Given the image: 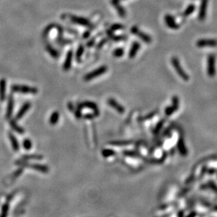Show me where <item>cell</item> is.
<instances>
[{
  "label": "cell",
  "instance_id": "cell-20",
  "mask_svg": "<svg viewBox=\"0 0 217 217\" xmlns=\"http://www.w3.org/2000/svg\"><path fill=\"white\" fill-rule=\"evenodd\" d=\"M59 118H60V114H59V111H54L52 114L50 115L49 118V124L52 126H54L59 122Z\"/></svg>",
  "mask_w": 217,
  "mask_h": 217
},
{
  "label": "cell",
  "instance_id": "cell-14",
  "mask_svg": "<svg viewBox=\"0 0 217 217\" xmlns=\"http://www.w3.org/2000/svg\"><path fill=\"white\" fill-rule=\"evenodd\" d=\"M90 108V109L93 110V111H95V110L98 109V106L97 104H95L93 102H90V101H85L81 103L78 104V108L79 109H82V108Z\"/></svg>",
  "mask_w": 217,
  "mask_h": 217
},
{
  "label": "cell",
  "instance_id": "cell-15",
  "mask_svg": "<svg viewBox=\"0 0 217 217\" xmlns=\"http://www.w3.org/2000/svg\"><path fill=\"white\" fill-rule=\"evenodd\" d=\"M177 147L178 149V152L181 154L182 156H186L187 154V149L186 148V146L185 144V142H184L182 138L180 137L178 140L177 143Z\"/></svg>",
  "mask_w": 217,
  "mask_h": 217
},
{
  "label": "cell",
  "instance_id": "cell-25",
  "mask_svg": "<svg viewBox=\"0 0 217 217\" xmlns=\"http://www.w3.org/2000/svg\"><path fill=\"white\" fill-rule=\"evenodd\" d=\"M124 54V49L121 47H118V48L115 49L113 51V57H116V58H119L121 57Z\"/></svg>",
  "mask_w": 217,
  "mask_h": 217
},
{
  "label": "cell",
  "instance_id": "cell-34",
  "mask_svg": "<svg viewBox=\"0 0 217 217\" xmlns=\"http://www.w3.org/2000/svg\"><path fill=\"white\" fill-rule=\"evenodd\" d=\"M8 209H9V206L7 205H5L3 207L2 209V212H1V217H6V214H7Z\"/></svg>",
  "mask_w": 217,
  "mask_h": 217
},
{
  "label": "cell",
  "instance_id": "cell-7",
  "mask_svg": "<svg viewBox=\"0 0 217 217\" xmlns=\"http://www.w3.org/2000/svg\"><path fill=\"white\" fill-rule=\"evenodd\" d=\"M164 21L165 23L168 28L172 30H178L180 28V26L177 23L173 16L170 14H166L164 16Z\"/></svg>",
  "mask_w": 217,
  "mask_h": 217
},
{
  "label": "cell",
  "instance_id": "cell-27",
  "mask_svg": "<svg viewBox=\"0 0 217 217\" xmlns=\"http://www.w3.org/2000/svg\"><path fill=\"white\" fill-rule=\"evenodd\" d=\"M99 115H100V111L97 109L94 111V112L93 113H88V114L84 116V118H86V119H93V118L98 116Z\"/></svg>",
  "mask_w": 217,
  "mask_h": 217
},
{
  "label": "cell",
  "instance_id": "cell-13",
  "mask_svg": "<svg viewBox=\"0 0 217 217\" xmlns=\"http://www.w3.org/2000/svg\"><path fill=\"white\" fill-rule=\"evenodd\" d=\"M140 46L141 45L140 44V42H137V41H135V42H133L131 49L129 50V52H128V57H129L130 59H133L135 57L138 51L140 49Z\"/></svg>",
  "mask_w": 217,
  "mask_h": 217
},
{
  "label": "cell",
  "instance_id": "cell-9",
  "mask_svg": "<svg viewBox=\"0 0 217 217\" xmlns=\"http://www.w3.org/2000/svg\"><path fill=\"white\" fill-rule=\"evenodd\" d=\"M14 97L11 94H10L9 97H8V104H7V108H6V115H5V118L6 119H10L11 116H12L13 111H14Z\"/></svg>",
  "mask_w": 217,
  "mask_h": 217
},
{
  "label": "cell",
  "instance_id": "cell-33",
  "mask_svg": "<svg viewBox=\"0 0 217 217\" xmlns=\"http://www.w3.org/2000/svg\"><path fill=\"white\" fill-rule=\"evenodd\" d=\"M124 28V26L121 24H113V26H111V31L113 30H122Z\"/></svg>",
  "mask_w": 217,
  "mask_h": 217
},
{
  "label": "cell",
  "instance_id": "cell-22",
  "mask_svg": "<svg viewBox=\"0 0 217 217\" xmlns=\"http://www.w3.org/2000/svg\"><path fill=\"white\" fill-rule=\"evenodd\" d=\"M46 49H47V52H49V54H50L51 56H52L54 58H55V59L58 58V57L59 56V54L58 53V52H57V50H56V49H54L53 47H52V46L47 45V47H46Z\"/></svg>",
  "mask_w": 217,
  "mask_h": 217
},
{
  "label": "cell",
  "instance_id": "cell-2",
  "mask_svg": "<svg viewBox=\"0 0 217 217\" xmlns=\"http://www.w3.org/2000/svg\"><path fill=\"white\" fill-rule=\"evenodd\" d=\"M216 59L214 54H209L207 60V73L210 78H214L216 74Z\"/></svg>",
  "mask_w": 217,
  "mask_h": 217
},
{
  "label": "cell",
  "instance_id": "cell-6",
  "mask_svg": "<svg viewBox=\"0 0 217 217\" xmlns=\"http://www.w3.org/2000/svg\"><path fill=\"white\" fill-rule=\"evenodd\" d=\"M196 46L199 48L205 47H216L217 39H200L196 42Z\"/></svg>",
  "mask_w": 217,
  "mask_h": 217
},
{
  "label": "cell",
  "instance_id": "cell-5",
  "mask_svg": "<svg viewBox=\"0 0 217 217\" xmlns=\"http://www.w3.org/2000/svg\"><path fill=\"white\" fill-rule=\"evenodd\" d=\"M131 32L134 35L138 36L140 39H141L144 42L147 44H149L152 42V37L149 35L140 30L137 26H133L131 29Z\"/></svg>",
  "mask_w": 217,
  "mask_h": 217
},
{
  "label": "cell",
  "instance_id": "cell-18",
  "mask_svg": "<svg viewBox=\"0 0 217 217\" xmlns=\"http://www.w3.org/2000/svg\"><path fill=\"white\" fill-rule=\"evenodd\" d=\"M9 135V138L10 140V142H11V146H12L13 149L14 151H19V142H18V140L16 139V138L15 137L14 135L12 133H8Z\"/></svg>",
  "mask_w": 217,
  "mask_h": 217
},
{
  "label": "cell",
  "instance_id": "cell-17",
  "mask_svg": "<svg viewBox=\"0 0 217 217\" xmlns=\"http://www.w3.org/2000/svg\"><path fill=\"white\" fill-rule=\"evenodd\" d=\"M6 80L4 78L0 80V101L4 102L6 99Z\"/></svg>",
  "mask_w": 217,
  "mask_h": 217
},
{
  "label": "cell",
  "instance_id": "cell-31",
  "mask_svg": "<svg viewBox=\"0 0 217 217\" xmlns=\"http://www.w3.org/2000/svg\"><path fill=\"white\" fill-rule=\"evenodd\" d=\"M164 112H165V114L167 115V116H171L172 114H173V113L176 112V111L174 110V108L172 107L171 105V106H167V108L164 110Z\"/></svg>",
  "mask_w": 217,
  "mask_h": 217
},
{
  "label": "cell",
  "instance_id": "cell-4",
  "mask_svg": "<svg viewBox=\"0 0 217 217\" xmlns=\"http://www.w3.org/2000/svg\"><path fill=\"white\" fill-rule=\"evenodd\" d=\"M107 67L106 66H102L99 67V68L95 69V70L86 74L83 77L84 81H90V80H93L94 78L100 77V75H102L103 74H104L107 71Z\"/></svg>",
  "mask_w": 217,
  "mask_h": 217
},
{
  "label": "cell",
  "instance_id": "cell-32",
  "mask_svg": "<svg viewBox=\"0 0 217 217\" xmlns=\"http://www.w3.org/2000/svg\"><path fill=\"white\" fill-rule=\"evenodd\" d=\"M23 158L26 159H42V157L41 155H26Z\"/></svg>",
  "mask_w": 217,
  "mask_h": 217
},
{
  "label": "cell",
  "instance_id": "cell-24",
  "mask_svg": "<svg viewBox=\"0 0 217 217\" xmlns=\"http://www.w3.org/2000/svg\"><path fill=\"white\" fill-rule=\"evenodd\" d=\"M179 102H180V101H179L178 97L176 96V95H174V96H173L171 106L174 108V110H175L176 111H177L178 109V108H179Z\"/></svg>",
  "mask_w": 217,
  "mask_h": 217
},
{
  "label": "cell",
  "instance_id": "cell-16",
  "mask_svg": "<svg viewBox=\"0 0 217 217\" xmlns=\"http://www.w3.org/2000/svg\"><path fill=\"white\" fill-rule=\"evenodd\" d=\"M71 21H73L75 23L80 25V26H86V27H90L91 26V23H90V21L88 19H84L82 17H76V16H73V17L70 18Z\"/></svg>",
  "mask_w": 217,
  "mask_h": 217
},
{
  "label": "cell",
  "instance_id": "cell-21",
  "mask_svg": "<svg viewBox=\"0 0 217 217\" xmlns=\"http://www.w3.org/2000/svg\"><path fill=\"white\" fill-rule=\"evenodd\" d=\"M83 52H84V47L83 44H80V45H79L78 49H77L76 55H75V57H76V61L78 62H81V58H82V56H83Z\"/></svg>",
  "mask_w": 217,
  "mask_h": 217
},
{
  "label": "cell",
  "instance_id": "cell-1",
  "mask_svg": "<svg viewBox=\"0 0 217 217\" xmlns=\"http://www.w3.org/2000/svg\"><path fill=\"white\" fill-rule=\"evenodd\" d=\"M171 62V64L173 67L174 70L176 71L178 75L184 81H188L189 79H190V77H189L188 74L183 70L181 64L180 63L179 59H178L176 57H173Z\"/></svg>",
  "mask_w": 217,
  "mask_h": 217
},
{
  "label": "cell",
  "instance_id": "cell-29",
  "mask_svg": "<svg viewBox=\"0 0 217 217\" xmlns=\"http://www.w3.org/2000/svg\"><path fill=\"white\" fill-rule=\"evenodd\" d=\"M102 155L104 156V157H110V156L113 155V154H115V152L114 151H113L112 149H104L102 152Z\"/></svg>",
  "mask_w": 217,
  "mask_h": 217
},
{
  "label": "cell",
  "instance_id": "cell-36",
  "mask_svg": "<svg viewBox=\"0 0 217 217\" xmlns=\"http://www.w3.org/2000/svg\"><path fill=\"white\" fill-rule=\"evenodd\" d=\"M154 115H155V112H152V113H149V114L147 115V116H144V117L141 118V119H140V121H145V120L150 119V118L153 117Z\"/></svg>",
  "mask_w": 217,
  "mask_h": 217
},
{
  "label": "cell",
  "instance_id": "cell-11",
  "mask_svg": "<svg viewBox=\"0 0 217 217\" xmlns=\"http://www.w3.org/2000/svg\"><path fill=\"white\" fill-rule=\"evenodd\" d=\"M31 107V103L30 102H27L24 103L22 105L21 108L19 109V111H18V113H16V116H15V120L17 121V120H20L23 116L26 114V112Z\"/></svg>",
  "mask_w": 217,
  "mask_h": 217
},
{
  "label": "cell",
  "instance_id": "cell-26",
  "mask_svg": "<svg viewBox=\"0 0 217 217\" xmlns=\"http://www.w3.org/2000/svg\"><path fill=\"white\" fill-rule=\"evenodd\" d=\"M32 167L33 168V169H35L36 170L39 171H42L44 173L48 171V168L45 167V166L39 165V164H35V165H32Z\"/></svg>",
  "mask_w": 217,
  "mask_h": 217
},
{
  "label": "cell",
  "instance_id": "cell-35",
  "mask_svg": "<svg viewBox=\"0 0 217 217\" xmlns=\"http://www.w3.org/2000/svg\"><path fill=\"white\" fill-rule=\"evenodd\" d=\"M130 143L131 142H128V141H117V142H111V144H116V145H124V144H128Z\"/></svg>",
  "mask_w": 217,
  "mask_h": 217
},
{
  "label": "cell",
  "instance_id": "cell-10",
  "mask_svg": "<svg viewBox=\"0 0 217 217\" xmlns=\"http://www.w3.org/2000/svg\"><path fill=\"white\" fill-rule=\"evenodd\" d=\"M107 104L111 106V107H112L113 109L116 110L118 113H121V114H122V113H124L125 111H126L124 106H122L121 104L118 103L116 100H114V99L113 98L108 99L107 100Z\"/></svg>",
  "mask_w": 217,
  "mask_h": 217
},
{
  "label": "cell",
  "instance_id": "cell-8",
  "mask_svg": "<svg viewBox=\"0 0 217 217\" xmlns=\"http://www.w3.org/2000/svg\"><path fill=\"white\" fill-rule=\"evenodd\" d=\"M208 1L209 0H202L201 1V4H200V10H199L198 14V19L200 21H205V19H206Z\"/></svg>",
  "mask_w": 217,
  "mask_h": 217
},
{
  "label": "cell",
  "instance_id": "cell-23",
  "mask_svg": "<svg viewBox=\"0 0 217 217\" xmlns=\"http://www.w3.org/2000/svg\"><path fill=\"white\" fill-rule=\"evenodd\" d=\"M195 6L194 4H190L185 9V11L183 12V16H188L190 14H192V13L195 11Z\"/></svg>",
  "mask_w": 217,
  "mask_h": 217
},
{
  "label": "cell",
  "instance_id": "cell-12",
  "mask_svg": "<svg viewBox=\"0 0 217 217\" xmlns=\"http://www.w3.org/2000/svg\"><path fill=\"white\" fill-rule=\"evenodd\" d=\"M72 59H73V50L70 49L67 52L66 56L65 61L63 65V70L65 71H68L70 70L72 64Z\"/></svg>",
  "mask_w": 217,
  "mask_h": 217
},
{
  "label": "cell",
  "instance_id": "cell-37",
  "mask_svg": "<svg viewBox=\"0 0 217 217\" xmlns=\"http://www.w3.org/2000/svg\"><path fill=\"white\" fill-rule=\"evenodd\" d=\"M89 34H90V33H89L88 32H85V33H84V35H83V38H88L89 36H90V35H89Z\"/></svg>",
  "mask_w": 217,
  "mask_h": 217
},
{
  "label": "cell",
  "instance_id": "cell-19",
  "mask_svg": "<svg viewBox=\"0 0 217 217\" xmlns=\"http://www.w3.org/2000/svg\"><path fill=\"white\" fill-rule=\"evenodd\" d=\"M9 125L11 126V128L14 130V131H16V133H19V134H23V133H25L24 129L23 128H21V126H19L16 123V120L14 119H11L9 121Z\"/></svg>",
  "mask_w": 217,
  "mask_h": 217
},
{
  "label": "cell",
  "instance_id": "cell-28",
  "mask_svg": "<svg viewBox=\"0 0 217 217\" xmlns=\"http://www.w3.org/2000/svg\"><path fill=\"white\" fill-rule=\"evenodd\" d=\"M23 146L24 149L26 150H30L32 147V142L31 140L29 139H25L23 142Z\"/></svg>",
  "mask_w": 217,
  "mask_h": 217
},
{
  "label": "cell",
  "instance_id": "cell-3",
  "mask_svg": "<svg viewBox=\"0 0 217 217\" xmlns=\"http://www.w3.org/2000/svg\"><path fill=\"white\" fill-rule=\"evenodd\" d=\"M11 89L14 93L21 94H32V95H35V94L38 93L37 88H34V87L27 86V85H11Z\"/></svg>",
  "mask_w": 217,
  "mask_h": 217
},
{
  "label": "cell",
  "instance_id": "cell-30",
  "mask_svg": "<svg viewBox=\"0 0 217 217\" xmlns=\"http://www.w3.org/2000/svg\"><path fill=\"white\" fill-rule=\"evenodd\" d=\"M164 121L162 120V121H160L159 123H157V126H155V128H154V130H153V133H154V134H157V133H158L159 131H160V130L162 129L163 125H164Z\"/></svg>",
  "mask_w": 217,
  "mask_h": 217
}]
</instances>
